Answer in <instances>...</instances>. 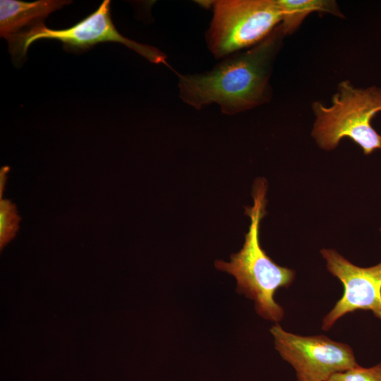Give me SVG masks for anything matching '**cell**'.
Masks as SVG:
<instances>
[{"instance_id": "cell-1", "label": "cell", "mask_w": 381, "mask_h": 381, "mask_svg": "<svg viewBox=\"0 0 381 381\" xmlns=\"http://www.w3.org/2000/svg\"><path fill=\"white\" fill-rule=\"evenodd\" d=\"M284 36L279 25L258 44L222 59L210 71L176 73L180 99L198 110L217 104L229 115L268 102L273 64Z\"/></svg>"}, {"instance_id": "cell-2", "label": "cell", "mask_w": 381, "mask_h": 381, "mask_svg": "<svg viewBox=\"0 0 381 381\" xmlns=\"http://www.w3.org/2000/svg\"><path fill=\"white\" fill-rule=\"evenodd\" d=\"M267 183L265 179L255 180L253 188V205L246 207L250 224L245 234L242 248L231 255L229 262L216 260L217 269L233 275L237 281L236 291L255 302L257 313L263 318L280 321L283 308L274 298L280 288H289L295 278V271L274 262L260 243V226L266 214Z\"/></svg>"}, {"instance_id": "cell-3", "label": "cell", "mask_w": 381, "mask_h": 381, "mask_svg": "<svg viewBox=\"0 0 381 381\" xmlns=\"http://www.w3.org/2000/svg\"><path fill=\"white\" fill-rule=\"evenodd\" d=\"M312 107L315 116L312 136L322 149L333 150L344 138L352 140L365 155L381 148V135L371 125L381 111V87H356L344 80L329 106L315 102Z\"/></svg>"}, {"instance_id": "cell-4", "label": "cell", "mask_w": 381, "mask_h": 381, "mask_svg": "<svg viewBox=\"0 0 381 381\" xmlns=\"http://www.w3.org/2000/svg\"><path fill=\"white\" fill-rule=\"evenodd\" d=\"M207 47L217 59L246 50L264 40L281 23L277 0L212 1Z\"/></svg>"}, {"instance_id": "cell-5", "label": "cell", "mask_w": 381, "mask_h": 381, "mask_svg": "<svg viewBox=\"0 0 381 381\" xmlns=\"http://www.w3.org/2000/svg\"><path fill=\"white\" fill-rule=\"evenodd\" d=\"M40 39L59 40L65 49L74 52L86 51L102 42H118L151 63L169 67L164 52L155 47L130 40L119 32L111 18L109 0L103 1L95 12L69 28L53 30L40 23L6 38L9 52L18 61L23 59L30 45Z\"/></svg>"}, {"instance_id": "cell-6", "label": "cell", "mask_w": 381, "mask_h": 381, "mask_svg": "<svg viewBox=\"0 0 381 381\" xmlns=\"http://www.w3.org/2000/svg\"><path fill=\"white\" fill-rule=\"evenodd\" d=\"M275 349L295 370L297 381H327L358 365L352 349L325 335L301 336L276 324L270 329Z\"/></svg>"}, {"instance_id": "cell-7", "label": "cell", "mask_w": 381, "mask_h": 381, "mask_svg": "<svg viewBox=\"0 0 381 381\" xmlns=\"http://www.w3.org/2000/svg\"><path fill=\"white\" fill-rule=\"evenodd\" d=\"M320 253L327 270L344 286L342 296L323 318L322 329H329L340 318L356 310H370L381 321V262L361 267L334 249L323 248Z\"/></svg>"}, {"instance_id": "cell-8", "label": "cell", "mask_w": 381, "mask_h": 381, "mask_svg": "<svg viewBox=\"0 0 381 381\" xmlns=\"http://www.w3.org/2000/svg\"><path fill=\"white\" fill-rule=\"evenodd\" d=\"M66 0L0 1V35L8 38L20 31L43 23L52 12L71 4Z\"/></svg>"}, {"instance_id": "cell-9", "label": "cell", "mask_w": 381, "mask_h": 381, "mask_svg": "<svg viewBox=\"0 0 381 381\" xmlns=\"http://www.w3.org/2000/svg\"><path fill=\"white\" fill-rule=\"evenodd\" d=\"M281 11L279 24L284 35H291L310 13H325L344 18L337 3L332 0H277Z\"/></svg>"}, {"instance_id": "cell-10", "label": "cell", "mask_w": 381, "mask_h": 381, "mask_svg": "<svg viewBox=\"0 0 381 381\" xmlns=\"http://www.w3.org/2000/svg\"><path fill=\"white\" fill-rule=\"evenodd\" d=\"M327 381H381V363L370 368L358 365L333 375Z\"/></svg>"}, {"instance_id": "cell-11", "label": "cell", "mask_w": 381, "mask_h": 381, "mask_svg": "<svg viewBox=\"0 0 381 381\" xmlns=\"http://www.w3.org/2000/svg\"><path fill=\"white\" fill-rule=\"evenodd\" d=\"M0 206V236L2 246L15 234L18 217L15 207L10 201L1 200Z\"/></svg>"}, {"instance_id": "cell-12", "label": "cell", "mask_w": 381, "mask_h": 381, "mask_svg": "<svg viewBox=\"0 0 381 381\" xmlns=\"http://www.w3.org/2000/svg\"><path fill=\"white\" fill-rule=\"evenodd\" d=\"M380 231H381V229H380Z\"/></svg>"}, {"instance_id": "cell-13", "label": "cell", "mask_w": 381, "mask_h": 381, "mask_svg": "<svg viewBox=\"0 0 381 381\" xmlns=\"http://www.w3.org/2000/svg\"><path fill=\"white\" fill-rule=\"evenodd\" d=\"M381 149V148H380Z\"/></svg>"}]
</instances>
